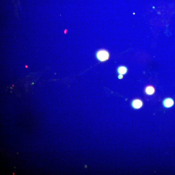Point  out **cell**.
Listing matches in <instances>:
<instances>
[{"mask_svg":"<svg viewBox=\"0 0 175 175\" xmlns=\"http://www.w3.org/2000/svg\"><path fill=\"white\" fill-rule=\"evenodd\" d=\"M96 57L98 60L100 61L104 62L109 59L110 54L107 51L104 50H101L96 52Z\"/></svg>","mask_w":175,"mask_h":175,"instance_id":"obj_1","label":"cell"},{"mask_svg":"<svg viewBox=\"0 0 175 175\" xmlns=\"http://www.w3.org/2000/svg\"><path fill=\"white\" fill-rule=\"evenodd\" d=\"M174 101L171 98H167L164 99L163 102V106L166 108H169L173 107L174 105Z\"/></svg>","mask_w":175,"mask_h":175,"instance_id":"obj_2","label":"cell"},{"mask_svg":"<svg viewBox=\"0 0 175 175\" xmlns=\"http://www.w3.org/2000/svg\"><path fill=\"white\" fill-rule=\"evenodd\" d=\"M132 107L135 109H139L143 106L142 101L139 99H136L133 100L131 103Z\"/></svg>","mask_w":175,"mask_h":175,"instance_id":"obj_3","label":"cell"},{"mask_svg":"<svg viewBox=\"0 0 175 175\" xmlns=\"http://www.w3.org/2000/svg\"><path fill=\"white\" fill-rule=\"evenodd\" d=\"M145 91L147 95L152 96L155 93V88L153 86L149 85L146 87Z\"/></svg>","mask_w":175,"mask_h":175,"instance_id":"obj_4","label":"cell"},{"mask_svg":"<svg viewBox=\"0 0 175 175\" xmlns=\"http://www.w3.org/2000/svg\"><path fill=\"white\" fill-rule=\"evenodd\" d=\"M128 71V68L124 66H121L118 68L117 71L119 74L124 75L126 74Z\"/></svg>","mask_w":175,"mask_h":175,"instance_id":"obj_5","label":"cell"},{"mask_svg":"<svg viewBox=\"0 0 175 175\" xmlns=\"http://www.w3.org/2000/svg\"><path fill=\"white\" fill-rule=\"evenodd\" d=\"M123 78V75L122 74H119L118 76V78L119 79H122Z\"/></svg>","mask_w":175,"mask_h":175,"instance_id":"obj_6","label":"cell"}]
</instances>
